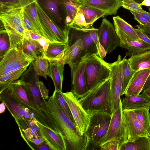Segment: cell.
Wrapping results in <instances>:
<instances>
[{
  "label": "cell",
  "instance_id": "6da1fadb",
  "mask_svg": "<svg viewBox=\"0 0 150 150\" xmlns=\"http://www.w3.org/2000/svg\"><path fill=\"white\" fill-rule=\"evenodd\" d=\"M19 80L25 87L29 99L33 106L35 119L44 125L60 132L55 125L47 101L40 93L38 75L34 70L32 63Z\"/></svg>",
  "mask_w": 150,
  "mask_h": 150
},
{
  "label": "cell",
  "instance_id": "7a4b0ae2",
  "mask_svg": "<svg viewBox=\"0 0 150 150\" xmlns=\"http://www.w3.org/2000/svg\"><path fill=\"white\" fill-rule=\"evenodd\" d=\"M55 123L65 142L67 150H85L89 142L86 136H82L75 125L59 107L52 96L47 101Z\"/></svg>",
  "mask_w": 150,
  "mask_h": 150
},
{
  "label": "cell",
  "instance_id": "3957f363",
  "mask_svg": "<svg viewBox=\"0 0 150 150\" xmlns=\"http://www.w3.org/2000/svg\"><path fill=\"white\" fill-rule=\"evenodd\" d=\"M78 99L89 114L101 111L112 115L110 77L88 90Z\"/></svg>",
  "mask_w": 150,
  "mask_h": 150
},
{
  "label": "cell",
  "instance_id": "277c9868",
  "mask_svg": "<svg viewBox=\"0 0 150 150\" xmlns=\"http://www.w3.org/2000/svg\"><path fill=\"white\" fill-rule=\"evenodd\" d=\"M0 100L14 118L19 131L25 129L32 121L36 120L33 113L9 88L0 93Z\"/></svg>",
  "mask_w": 150,
  "mask_h": 150
},
{
  "label": "cell",
  "instance_id": "5b68a950",
  "mask_svg": "<svg viewBox=\"0 0 150 150\" xmlns=\"http://www.w3.org/2000/svg\"><path fill=\"white\" fill-rule=\"evenodd\" d=\"M123 110L121 100L120 105L112 115L106 133L99 141V147L110 141L117 142L121 146L128 141L129 133Z\"/></svg>",
  "mask_w": 150,
  "mask_h": 150
},
{
  "label": "cell",
  "instance_id": "8992f818",
  "mask_svg": "<svg viewBox=\"0 0 150 150\" xmlns=\"http://www.w3.org/2000/svg\"><path fill=\"white\" fill-rule=\"evenodd\" d=\"M85 75L88 91L110 77V64L94 54L86 60Z\"/></svg>",
  "mask_w": 150,
  "mask_h": 150
},
{
  "label": "cell",
  "instance_id": "52a82bcc",
  "mask_svg": "<svg viewBox=\"0 0 150 150\" xmlns=\"http://www.w3.org/2000/svg\"><path fill=\"white\" fill-rule=\"evenodd\" d=\"M89 114V123L85 134L89 143L99 147V141L108 130L112 115L101 111Z\"/></svg>",
  "mask_w": 150,
  "mask_h": 150
},
{
  "label": "cell",
  "instance_id": "ba28073f",
  "mask_svg": "<svg viewBox=\"0 0 150 150\" xmlns=\"http://www.w3.org/2000/svg\"><path fill=\"white\" fill-rule=\"evenodd\" d=\"M34 3L47 39L51 42L67 43L69 29L63 30L48 16L37 0Z\"/></svg>",
  "mask_w": 150,
  "mask_h": 150
},
{
  "label": "cell",
  "instance_id": "9c48e42d",
  "mask_svg": "<svg viewBox=\"0 0 150 150\" xmlns=\"http://www.w3.org/2000/svg\"><path fill=\"white\" fill-rule=\"evenodd\" d=\"M34 60L16 47H11L0 59V76L28 67Z\"/></svg>",
  "mask_w": 150,
  "mask_h": 150
},
{
  "label": "cell",
  "instance_id": "30bf717a",
  "mask_svg": "<svg viewBox=\"0 0 150 150\" xmlns=\"http://www.w3.org/2000/svg\"><path fill=\"white\" fill-rule=\"evenodd\" d=\"M68 104L75 125L82 136H86L85 133L90 121V114L83 109L78 99L71 91L62 92Z\"/></svg>",
  "mask_w": 150,
  "mask_h": 150
},
{
  "label": "cell",
  "instance_id": "8fae6325",
  "mask_svg": "<svg viewBox=\"0 0 150 150\" xmlns=\"http://www.w3.org/2000/svg\"><path fill=\"white\" fill-rule=\"evenodd\" d=\"M41 6L59 27L64 30H69L66 23L67 16L64 0H38Z\"/></svg>",
  "mask_w": 150,
  "mask_h": 150
},
{
  "label": "cell",
  "instance_id": "7c38bea8",
  "mask_svg": "<svg viewBox=\"0 0 150 150\" xmlns=\"http://www.w3.org/2000/svg\"><path fill=\"white\" fill-rule=\"evenodd\" d=\"M121 56H118L117 61L110 64L111 92L112 113L119 106L122 85V65Z\"/></svg>",
  "mask_w": 150,
  "mask_h": 150
},
{
  "label": "cell",
  "instance_id": "4fadbf2b",
  "mask_svg": "<svg viewBox=\"0 0 150 150\" xmlns=\"http://www.w3.org/2000/svg\"><path fill=\"white\" fill-rule=\"evenodd\" d=\"M98 29L99 41L107 53L111 52L116 47H120V40L113 25L109 21L103 18Z\"/></svg>",
  "mask_w": 150,
  "mask_h": 150
},
{
  "label": "cell",
  "instance_id": "5bb4252c",
  "mask_svg": "<svg viewBox=\"0 0 150 150\" xmlns=\"http://www.w3.org/2000/svg\"><path fill=\"white\" fill-rule=\"evenodd\" d=\"M86 59L82 58L70 66L72 78L71 91L78 99L88 91L85 75Z\"/></svg>",
  "mask_w": 150,
  "mask_h": 150
},
{
  "label": "cell",
  "instance_id": "9a60e30c",
  "mask_svg": "<svg viewBox=\"0 0 150 150\" xmlns=\"http://www.w3.org/2000/svg\"><path fill=\"white\" fill-rule=\"evenodd\" d=\"M90 29L81 30L70 28L69 37L73 40L81 39L83 41V48L79 57V61L82 58L87 59L94 54L98 55L96 45L90 36Z\"/></svg>",
  "mask_w": 150,
  "mask_h": 150
},
{
  "label": "cell",
  "instance_id": "2e32d148",
  "mask_svg": "<svg viewBox=\"0 0 150 150\" xmlns=\"http://www.w3.org/2000/svg\"><path fill=\"white\" fill-rule=\"evenodd\" d=\"M39 133L52 150H67L65 142L62 134L38 122Z\"/></svg>",
  "mask_w": 150,
  "mask_h": 150
},
{
  "label": "cell",
  "instance_id": "e0dca14e",
  "mask_svg": "<svg viewBox=\"0 0 150 150\" xmlns=\"http://www.w3.org/2000/svg\"><path fill=\"white\" fill-rule=\"evenodd\" d=\"M83 48L81 39H78L75 41H68L66 50L55 60L64 65L68 64L69 66L79 62V58Z\"/></svg>",
  "mask_w": 150,
  "mask_h": 150
},
{
  "label": "cell",
  "instance_id": "ac0fdd59",
  "mask_svg": "<svg viewBox=\"0 0 150 150\" xmlns=\"http://www.w3.org/2000/svg\"><path fill=\"white\" fill-rule=\"evenodd\" d=\"M114 27L120 42L138 41L139 39L134 28L123 19L117 16L113 17Z\"/></svg>",
  "mask_w": 150,
  "mask_h": 150
},
{
  "label": "cell",
  "instance_id": "d6986e66",
  "mask_svg": "<svg viewBox=\"0 0 150 150\" xmlns=\"http://www.w3.org/2000/svg\"><path fill=\"white\" fill-rule=\"evenodd\" d=\"M150 74V69L135 71L124 93L125 96L139 94L143 90V87Z\"/></svg>",
  "mask_w": 150,
  "mask_h": 150
},
{
  "label": "cell",
  "instance_id": "ffe728a7",
  "mask_svg": "<svg viewBox=\"0 0 150 150\" xmlns=\"http://www.w3.org/2000/svg\"><path fill=\"white\" fill-rule=\"evenodd\" d=\"M83 5L105 12L106 16L115 15L122 6V0H81Z\"/></svg>",
  "mask_w": 150,
  "mask_h": 150
},
{
  "label": "cell",
  "instance_id": "44dd1931",
  "mask_svg": "<svg viewBox=\"0 0 150 150\" xmlns=\"http://www.w3.org/2000/svg\"><path fill=\"white\" fill-rule=\"evenodd\" d=\"M123 111L129 133L128 142H132L139 137H147L132 110L124 109Z\"/></svg>",
  "mask_w": 150,
  "mask_h": 150
},
{
  "label": "cell",
  "instance_id": "7402d4cb",
  "mask_svg": "<svg viewBox=\"0 0 150 150\" xmlns=\"http://www.w3.org/2000/svg\"><path fill=\"white\" fill-rule=\"evenodd\" d=\"M64 65L55 60L49 61L48 76L52 80L55 91L62 92Z\"/></svg>",
  "mask_w": 150,
  "mask_h": 150
},
{
  "label": "cell",
  "instance_id": "603a6c76",
  "mask_svg": "<svg viewBox=\"0 0 150 150\" xmlns=\"http://www.w3.org/2000/svg\"><path fill=\"white\" fill-rule=\"evenodd\" d=\"M123 109L133 110L143 108H150V100L142 94L125 96L122 100Z\"/></svg>",
  "mask_w": 150,
  "mask_h": 150
},
{
  "label": "cell",
  "instance_id": "cb8c5ba5",
  "mask_svg": "<svg viewBox=\"0 0 150 150\" xmlns=\"http://www.w3.org/2000/svg\"><path fill=\"white\" fill-rule=\"evenodd\" d=\"M128 59L131 68L134 72L150 69V49L132 55Z\"/></svg>",
  "mask_w": 150,
  "mask_h": 150
},
{
  "label": "cell",
  "instance_id": "d4e9b609",
  "mask_svg": "<svg viewBox=\"0 0 150 150\" xmlns=\"http://www.w3.org/2000/svg\"><path fill=\"white\" fill-rule=\"evenodd\" d=\"M9 88L34 114L35 110L28 96L26 90L19 79L12 82L8 88Z\"/></svg>",
  "mask_w": 150,
  "mask_h": 150
},
{
  "label": "cell",
  "instance_id": "484cf974",
  "mask_svg": "<svg viewBox=\"0 0 150 150\" xmlns=\"http://www.w3.org/2000/svg\"><path fill=\"white\" fill-rule=\"evenodd\" d=\"M24 13L39 34L47 39L43 29L34 2L29 4L24 8Z\"/></svg>",
  "mask_w": 150,
  "mask_h": 150
},
{
  "label": "cell",
  "instance_id": "4316f807",
  "mask_svg": "<svg viewBox=\"0 0 150 150\" xmlns=\"http://www.w3.org/2000/svg\"><path fill=\"white\" fill-rule=\"evenodd\" d=\"M120 47L127 50L126 56L131 57L150 49V45L140 40L138 41L120 42Z\"/></svg>",
  "mask_w": 150,
  "mask_h": 150
},
{
  "label": "cell",
  "instance_id": "83f0119b",
  "mask_svg": "<svg viewBox=\"0 0 150 150\" xmlns=\"http://www.w3.org/2000/svg\"><path fill=\"white\" fill-rule=\"evenodd\" d=\"M149 108H143L132 110L134 113L141 127L150 139V112Z\"/></svg>",
  "mask_w": 150,
  "mask_h": 150
},
{
  "label": "cell",
  "instance_id": "f1b7e54d",
  "mask_svg": "<svg viewBox=\"0 0 150 150\" xmlns=\"http://www.w3.org/2000/svg\"><path fill=\"white\" fill-rule=\"evenodd\" d=\"M79 9L83 15L86 23L91 26L99 18L106 16V13L104 11L84 5Z\"/></svg>",
  "mask_w": 150,
  "mask_h": 150
},
{
  "label": "cell",
  "instance_id": "f546056e",
  "mask_svg": "<svg viewBox=\"0 0 150 150\" xmlns=\"http://www.w3.org/2000/svg\"><path fill=\"white\" fill-rule=\"evenodd\" d=\"M120 150H150V139L146 136L139 137L134 141L122 145Z\"/></svg>",
  "mask_w": 150,
  "mask_h": 150
},
{
  "label": "cell",
  "instance_id": "4dcf8cb0",
  "mask_svg": "<svg viewBox=\"0 0 150 150\" xmlns=\"http://www.w3.org/2000/svg\"><path fill=\"white\" fill-rule=\"evenodd\" d=\"M27 67H23L0 76V93L7 88L12 82L21 77L27 70Z\"/></svg>",
  "mask_w": 150,
  "mask_h": 150
},
{
  "label": "cell",
  "instance_id": "1f68e13d",
  "mask_svg": "<svg viewBox=\"0 0 150 150\" xmlns=\"http://www.w3.org/2000/svg\"><path fill=\"white\" fill-rule=\"evenodd\" d=\"M68 47V42H50L48 48L44 57L49 61L55 60L66 50Z\"/></svg>",
  "mask_w": 150,
  "mask_h": 150
},
{
  "label": "cell",
  "instance_id": "d6a6232c",
  "mask_svg": "<svg viewBox=\"0 0 150 150\" xmlns=\"http://www.w3.org/2000/svg\"><path fill=\"white\" fill-rule=\"evenodd\" d=\"M24 8L13 9L0 13V19L13 22L18 24L25 29Z\"/></svg>",
  "mask_w": 150,
  "mask_h": 150
},
{
  "label": "cell",
  "instance_id": "836d02e7",
  "mask_svg": "<svg viewBox=\"0 0 150 150\" xmlns=\"http://www.w3.org/2000/svg\"><path fill=\"white\" fill-rule=\"evenodd\" d=\"M64 2L67 14L66 23L69 28L79 8L83 5L80 0H64Z\"/></svg>",
  "mask_w": 150,
  "mask_h": 150
},
{
  "label": "cell",
  "instance_id": "e575fe53",
  "mask_svg": "<svg viewBox=\"0 0 150 150\" xmlns=\"http://www.w3.org/2000/svg\"><path fill=\"white\" fill-rule=\"evenodd\" d=\"M126 57L125 56L122 60V85L121 96L124 94L126 88L134 72L131 68L128 59L126 58Z\"/></svg>",
  "mask_w": 150,
  "mask_h": 150
},
{
  "label": "cell",
  "instance_id": "d590c367",
  "mask_svg": "<svg viewBox=\"0 0 150 150\" xmlns=\"http://www.w3.org/2000/svg\"><path fill=\"white\" fill-rule=\"evenodd\" d=\"M39 129L37 121L34 120L32 121L25 129L20 131L21 137L28 145L36 136L40 135Z\"/></svg>",
  "mask_w": 150,
  "mask_h": 150
},
{
  "label": "cell",
  "instance_id": "8d00e7d4",
  "mask_svg": "<svg viewBox=\"0 0 150 150\" xmlns=\"http://www.w3.org/2000/svg\"><path fill=\"white\" fill-rule=\"evenodd\" d=\"M49 60L44 57L36 58L32 62L34 70L39 76L47 79L49 74Z\"/></svg>",
  "mask_w": 150,
  "mask_h": 150
},
{
  "label": "cell",
  "instance_id": "74e56055",
  "mask_svg": "<svg viewBox=\"0 0 150 150\" xmlns=\"http://www.w3.org/2000/svg\"><path fill=\"white\" fill-rule=\"evenodd\" d=\"M52 96L60 108L68 118L75 125L69 105L62 94V91H54Z\"/></svg>",
  "mask_w": 150,
  "mask_h": 150
},
{
  "label": "cell",
  "instance_id": "f35d334b",
  "mask_svg": "<svg viewBox=\"0 0 150 150\" xmlns=\"http://www.w3.org/2000/svg\"><path fill=\"white\" fill-rule=\"evenodd\" d=\"M69 27L81 30H87L93 27L86 23L83 15L79 9Z\"/></svg>",
  "mask_w": 150,
  "mask_h": 150
},
{
  "label": "cell",
  "instance_id": "ab89813d",
  "mask_svg": "<svg viewBox=\"0 0 150 150\" xmlns=\"http://www.w3.org/2000/svg\"><path fill=\"white\" fill-rule=\"evenodd\" d=\"M11 45L8 33L4 29L0 31V59H1L10 48Z\"/></svg>",
  "mask_w": 150,
  "mask_h": 150
},
{
  "label": "cell",
  "instance_id": "60d3db41",
  "mask_svg": "<svg viewBox=\"0 0 150 150\" xmlns=\"http://www.w3.org/2000/svg\"><path fill=\"white\" fill-rule=\"evenodd\" d=\"M98 30V29L93 27L90 29V34L91 38L96 45L98 55L101 58L103 59L105 57L107 53L99 41Z\"/></svg>",
  "mask_w": 150,
  "mask_h": 150
},
{
  "label": "cell",
  "instance_id": "b9f144b4",
  "mask_svg": "<svg viewBox=\"0 0 150 150\" xmlns=\"http://www.w3.org/2000/svg\"><path fill=\"white\" fill-rule=\"evenodd\" d=\"M122 6L129 11H142V5L133 0H122Z\"/></svg>",
  "mask_w": 150,
  "mask_h": 150
},
{
  "label": "cell",
  "instance_id": "7bdbcfd3",
  "mask_svg": "<svg viewBox=\"0 0 150 150\" xmlns=\"http://www.w3.org/2000/svg\"><path fill=\"white\" fill-rule=\"evenodd\" d=\"M0 20L4 26L8 27L23 36L25 30L21 25L13 22L3 19Z\"/></svg>",
  "mask_w": 150,
  "mask_h": 150
},
{
  "label": "cell",
  "instance_id": "ee69618b",
  "mask_svg": "<svg viewBox=\"0 0 150 150\" xmlns=\"http://www.w3.org/2000/svg\"><path fill=\"white\" fill-rule=\"evenodd\" d=\"M121 144L116 141H110L100 146L102 150H120Z\"/></svg>",
  "mask_w": 150,
  "mask_h": 150
},
{
  "label": "cell",
  "instance_id": "f6af8a7d",
  "mask_svg": "<svg viewBox=\"0 0 150 150\" xmlns=\"http://www.w3.org/2000/svg\"><path fill=\"white\" fill-rule=\"evenodd\" d=\"M134 15V18L140 25L150 27V21L140 14L134 11H129Z\"/></svg>",
  "mask_w": 150,
  "mask_h": 150
},
{
  "label": "cell",
  "instance_id": "bcb514c9",
  "mask_svg": "<svg viewBox=\"0 0 150 150\" xmlns=\"http://www.w3.org/2000/svg\"><path fill=\"white\" fill-rule=\"evenodd\" d=\"M28 146L33 150H52L50 146L46 143H43L38 144L30 143Z\"/></svg>",
  "mask_w": 150,
  "mask_h": 150
},
{
  "label": "cell",
  "instance_id": "7dc6e473",
  "mask_svg": "<svg viewBox=\"0 0 150 150\" xmlns=\"http://www.w3.org/2000/svg\"><path fill=\"white\" fill-rule=\"evenodd\" d=\"M24 24L25 30L39 34L37 30L25 15L24 13Z\"/></svg>",
  "mask_w": 150,
  "mask_h": 150
},
{
  "label": "cell",
  "instance_id": "c3c4849f",
  "mask_svg": "<svg viewBox=\"0 0 150 150\" xmlns=\"http://www.w3.org/2000/svg\"><path fill=\"white\" fill-rule=\"evenodd\" d=\"M42 36L34 32L25 30L23 37L29 38L33 40L38 41Z\"/></svg>",
  "mask_w": 150,
  "mask_h": 150
},
{
  "label": "cell",
  "instance_id": "681fc988",
  "mask_svg": "<svg viewBox=\"0 0 150 150\" xmlns=\"http://www.w3.org/2000/svg\"><path fill=\"white\" fill-rule=\"evenodd\" d=\"M39 86L40 93L44 99L48 100L49 98V90L47 89L43 82L39 81Z\"/></svg>",
  "mask_w": 150,
  "mask_h": 150
},
{
  "label": "cell",
  "instance_id": "f907efd6",
  "mask_svg": "<svg viewBox=\"0 0 150 150\" xmlns=\"http://www.w3.org/2000/svg\"><path fill=\"white\" fill-rule=\"evenodd\" d=\"M134 30L140 40L150 45V39L146 35L138 28Z\"/></svg>",
  "mask_w": 150,
  "mask_h": 150
},
{
  "label": "cell",
  "instance_id": "816d5d0a",
  "mask_svg": "<svg viewBox=\"0 0 150 150\" xmlns=\"http://www.w3.org/2000/svg\"><path fill=\"white\" fill-rule=\"evenodd\" d=\"M40 45L42 47L45 54L48 48L49 43L50 42L48 39L43 36L38 41Z\"/></svg>",
  "mask_w": 150,
  "mask_h": 150
},
{
  "label": "cell",
  "instance_id": "f5cc1de1",
  "mask_svg": "<svg viewBox=\"0 0 150 150\" xmlns=\"http://www.w3.org/2000/svg\"><path fill=\"white\" fill-rule=\"evenodd\" d=\"M136 26L141 30L150 39V27L141 25H137Z\"/></svg>",
  "mask_w": 150,
  "mask_h": 150
},
{
  "label": "cell",
  "instance_id": "db71d44e",
  "mask_svg": "<svg viewBox=\"0 0 150 150\" xmlns=\"http://www.w3.org/2000/svg\"><path fill=\"white\" fill-rule=\"evenodd\" d=\"M45 142L44 138L40 135L36 136L34 139L32 140L28 145L30 143H32L35 144H38L44 143Z\"/></svg>",
  "mask_w": 150,
  "mask_h": 150
},
{
  "label": "cell",
  "instance_id": "11a10c76",
  "mask_svg": "<svg viewBox=\"0 0 150 150\" xmlns=\"http://www.w3.org/2000/svg\"><path fill=\"white\" fill-rule=\"evenodd\" d=\"M134 11L140 14L150 21V12H148L144 10L141 12L134 11Z\"/></svg>",
  "mask_w": 150,
  "mask_h": 150
},
{
  "label": "cell",
  "instance_id": "9f6ffc18",
  "mask_svg": "<svg viewBox=\"0 0 150 150\" xmlns=\"http://www.w3.org/2000/svg\"><path fill=\"white\" fill-rule=\"evenodd\" d=\"M142 94L150 100V87L144 89Z\"/></svg>",
  "mask_w": 150,
  "mask_h": 150
},
{
  "label": "cell",
  "instance_id": "6f0895ef",
  "mask_svg": "<svg viewBox=\"0 0 150 150\" xmlns=\"http://www.w3.org/2000/svg\"><path fill=\"white\" fill-rule=\"evenodd\" d=\"M150 87V74L149 75L143 87V90Z\"/></svg>",
  "mask_w": 150,
  "mask_h": 150
},
{
  "label": "cell",
  "instance_id": "680465c9",
  "mask_svg": "<svg viewBox=\"0 0 150 150\" xmlns=\"http://www.w3.org/2000/svg\"><path fill=\"white\" fill-rule=\"evenodd\" d=\"M6 106L3 102H2L0 105V113L1 114L4 112L5 110Z\"/></svg>",
  "mask_w": 150,
  "mask_h": 150
},
{
  "label": "cell",
  "instance_id": "91938a15",
  "mask_svg": "<svg viewBox=\"0 0 150 150\" xmlns=\"http://www.w3.org/2000/svg\"><path fill=\"white\" fill-rule=\"evenodd\" d=\"M142 5H144L148 7L150 6V0H144L141 4Z\"/></svg>",
  "mask_w": 150,
  "mask_h": 150
},
{
  "label": "cell",
  "instance_id": "94428289",
  "mask_svg": "<svg viewBox=\"0 0 150 150\" xmlns=\"http://www.w3.org/2000/svg\"><path fill=\"white\" fill-rule=\"evenodd\" d=\"M138 3L141 4L144 0H133Z\"/></svg>",
  "mask_w": 150,
  "mask_h": 150
},
{
  "label": "cell",
  "instance_id": "6125c7cd",
  "mask_svg": "<svg viewBox=\"0 0 150 150\" xmlns=\"http://www.w3.org/2000/svg\"><path fill=\"white\" fill-rule=\"evenodd\" d=\"M148 8L149 9V11L150 12V6L148 7Z\"/></svg>",
  "mask_w": 150,
  "mask_h": 150
},
{
  "label": "cell",
  "instance_id": "be15d7a7",
  "mask_svg": "<svg viewBox=\"0 0 150 150\" xmlns=\"http://www.w3.org/2000/svg\"></svg>",
  "mask_w": 150,
  "mask_h": 150
}]
</instances>
